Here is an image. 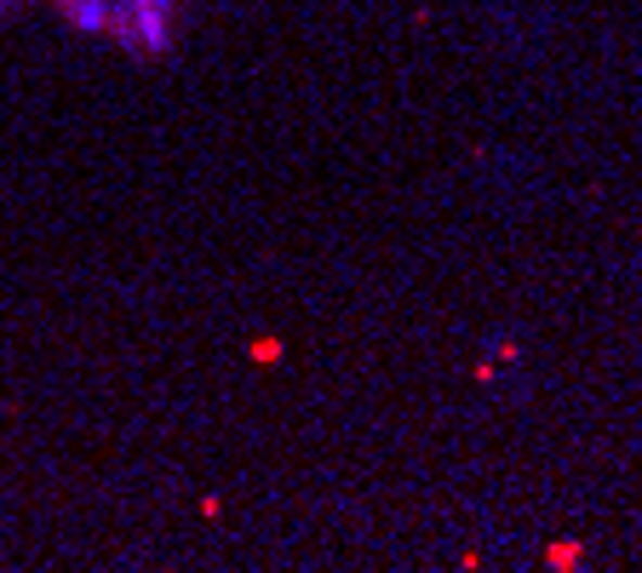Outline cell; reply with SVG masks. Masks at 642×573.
I'll return each mask as SVG.
<instances>
[{
  "label": "cell",
  "instance_id": "277c9868",
  "mask_svg": "<svg viewBox=\"0 0 642 573\" xmlns=\"http://www.w3.org/2000/svg\"><path fill=\"white\" fill-rule=\"evenodd\" d=\"M499 361H511V367H516V361H522V344H516V339H505V344H499Z\"/></svg>",
  "mask_w": 642,
  "mask_h": 573
},
{
  "label": "cell",
  "instance_id": "3957f363",
  "mask_svg": "<svg viewBox=\"0 0 642 573\" xmlns=\"http://www.w3.org/2000/svg\"><path fill=\"white\" fill-rule=\"evenodd\" d=\"M253 356H258V361H275V356H281V344H275V339H258V344H253Z\"/></svg>",
  "mask_w": 642,
  "mask_h": 573
},
{
  "label": "cell",
  "instance_id": "7a4b0ae2",
  "mask_svg": "<svg viewBox=\"0 0 642 573\" xmlns=\"http://www.w3.org/2000/svg\"><path fill=\"white\" fill-rule=\"evenodd\" d=\"M545 562H551V568H579V545H551Z\"/></svg>",
  "mask_w": 642,
  "mask_h": 573
},
{
  "label": "cell",
  "instance_id": "6da1fadb",
  "mask_svg": "<svg viewBox=\"0 0 642 573\" xmlns=\"http://www.w3.org/2000/svg\"><path fill=\"white\" fill-rule=\"evenodd\" d=\"M64 7H69V24L75 29H110L115 0H64Z\"/></svg>",
  "mask_w": 642,
  "mask_h": 573
}]
</instances>
